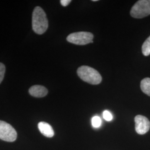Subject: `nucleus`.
I'll return each instance as SVG.
<instances>
[{
  "label": "nucleus",
  "mask_w": 150,
  "mask_h": 150,
  "mask_svg": "<svg viewBox=\"0 0 150 150\" xmlns=\"http://www.w3.org/2000/svg\"><path fill=\"white\" fill-rule=\"evenodd\" d=\"M32 29L38 35H42L48 28V19L43 9L39 6L36 7L32 13Z\"/></svg>",
  "instance_id": "f257e3e1"
},
{
  "label": "nucleus",
  "mask_w": 150,
  "mask_h": 150,
  "mask_svg": "<svg viewBox=\"0 0 150 150\" xmlns=\"http://www.w3.org/2000/svg\"><path fill=\"white\" fill-rule=\"evenodd\" d=\"M82 80L91 85H98L102 81V76L97 70L88 66H82L77 71Z\"/></svg>",
  "instance_id": "f03ea898"
},
{
  "label": "nucleus",
  "mask_w": 150,
  "mask_h": 150,
  "mask_svg": "<svg viewBox=\"0 0 150 150\" xmlns=\"http://www.w3.org/2000/svg\"><path fill=\"white\" fill-rule=\"evenodd\" d=\"M130 15L135 18H142L150 15V1L147 0L138 1L131 8Z\"/></svg>",
  "instance_id": "7ed1b4c3"
},
{
  "label": "nucleus",
  "mask_w": 150,
  "mask_h": 150,
  "mask_svg": "<svg viewBox=\"0 0 150 150\" xmlns=\"http://www.w3.org/2000/svg\"><path fill=\"white\" fill-rule=\"evenodd\" d=\"M93 35L88 32H77L72 33L67 38V41L70 43L77 45H85L93 41Z\"/></svg>",
  "instance_id": "20e7f679"
},
{
  "label": "nucleus",
  "mask_w": 150,
  "mask_h": 150,
  "mask_svg": "<svg viewBox=\"0 0 150 150\" xmlns=\"http://www.w3.org/2000/svg\"><path fill=\"white\" fill-rule=\"evenodd\" d=\"M17 136V132L11 125L0 120V139L11 142L16 140Z\"/></svg>",
  "instance_id": "39448f33"
},
{
  "label": "nucleus",
  "mask_w": 150,
  "mask_h": 150,
  "mask_svg": "<svg viewBox=\"0 0 150 150\" xmlns=\"http://www.w3.org/2000/svg\"><path fill=\"white\" fill-rule=\"evenodd\" d=\"M135 129L139 134H146L150 129V122L149 119L142 115H137L134 118Z\"/></svg>",
  "instance_id": "423d86ee"
},
{
  "label": "nucleus",
  "mask_w": 150,
  "mask_h": 150,
  "mask_svg": "<svg viewBox=\"0 0 150 150\" xmlns=\"http://www.w3.org/2000/svg\"><path fill=\"white\" fill-rule=\"evenodd\" d=\"M29 93L33 97L41 98L46 96L48 93L47 89L41 85H35L29 89Z\"/></svg>",
  "instance_id": "0eeeda50"
},
{
  "label": "nucleus",
  "mask_w": 150,
  "mask_h": 150,
  "mask_svg": "<svg viewBox=\"0 0 150 150\" xmlns=\"http://www.w3.org/2000/svg\"><path fill=\"white\" fill-rule=\"evenodd\" d=\"M38 128L41 133L47 137H52L54 134L52 126L47 122H40L38 124Z\"/></svg>",
  "instance_id": "6e6552de"
},
{
  "label": "nucleus",
  "mask_w": 150,
  "mask_h": 150,
  "mask_svg": "<svg viewBox=\"0 0 150 150\" xmlns=\"http://www.w3.org/2000/svg\"><path fill=\"white\" fill-rule=\"evenodd\" d=\"M140 87L144 93L150 96V78L146 77L141 81Z\"/></svg>",
  "instance_id": "1a4fd4ad"
},
{
  "label": "nucleus",
  "mask_w": 150,
  "mask_h": 150,
  "mask_svg": "<svg viewBox=\"0 0 150 150\" xmlns=\"http://www.w3.org/2000/svg\"><path fill=\"white\" fill-rule=\"evenodd\" d=\"M142 52L145 56H148L150 54V36L147 38L142 46Z\"/></svg>",
  "instance_id": "9d476101"
},
{
  "label": "nucleus",
  "mask_w": 150,
  "mask_h": 150,
  "mask_svg": "<svg viewBox=\"0 0 150 150\" xmlns=\"http://www.w3.org/2000/svg\"><path fill=\"white\" fill-rule=\"evenodd\" d=\"M101 119L98 116H94L92 118V125L93 127L95 128H98L100 127L101 125Z\"/></svg>",
  "instance_id": "9b49d317"
},
{
  "label": "nucleus",
  "mask_w": 150,
  "mask_h": 150,
  "mask_svg": "<svg viewBox=\"0 0 150 150\" xmlns=\"http://www.w3.org/2000/svg\"><path fill=\"white\" fill-rule=\"evenodd\" d=\"M5 70V66L2 63H0V84L4 78Z\"/></svg>",
  "instance_id": "f8f14e48"
},
{
  "label": "nucleus",
  "mask_w": 150,
  "mask_h": 150,
  "mask_svg": "<svg viewBox=\"0 0 150 150\" xmlns=\"http://www.w3.org/2000/svg\"><path fill=\"white\" fill-rule=\"evenodd\" d=\"M103 117L104 119L107 121H111V120H112V115L107 110H105L103 111Z\"/></svg>",
  "instance_id": "ddd939ff"
},
{
  "label": "nucleus",
  "mask_w": 150,
  "mask_h": 150,
  "mask_svg": "<svg viewBox=\"0 0 150 150\" xmlns=\"http://www.w3.org/2000/svg\"><path fill=\"white\" fill-rule=\"evenodd\" d=\"M71 2V0H61V1H60L61 4L64 7H66V6L69 5Z\"/></svg>",
  "instance_id": "4468645a"
},
{
  "label": "nucleus",
  "mask_w": 150,
  "mask_h": 150,
  "mask_svg": "<svg viewBox=\"0 0 150 150\" xmlns=\"http://www.w3.org/2000/svg\"><path fill=\"white\" fill-rule=\"evenodd\" d=\"M92 1H93V2H95V1H97V0H92Z\"/></svg>",
  "instance_id": "2eb2a0df"
},
{
  "label": "nucleus",
  "mask_w": 150,
  "mask_h": 150,
  "mask_svg": "<svg viewBox=\"0 0 150 150\" xmlns=\"http://www.w3.org/2000/svg\"></svg>",
  "instance_id": "dca6fc26"
}]
</instances>
